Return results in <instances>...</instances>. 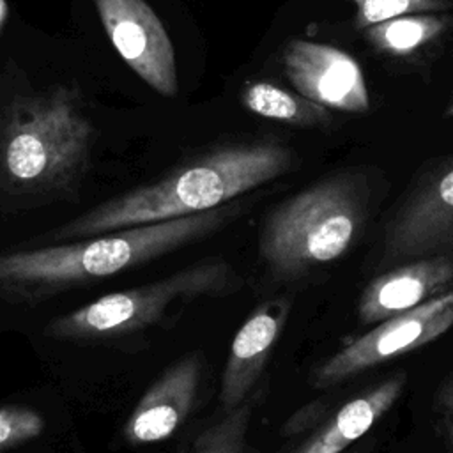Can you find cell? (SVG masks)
Instances as JSON below:
<instances>
[{
  "label": "cell",
  "instance_id": "8",
  "mask_svg": "<svg viewBox=\"0 0 453 453\" xmlns=\"http://www.w3.org/2000/svg\"><path fill=\"white\" fill-rule=\"evenodd\" d=\"M104 32L122 60L157 94H177L172 41L145 0H94Z\"/></svg>",
  "mask_w": 453,
  "mask_h": 453
},
{
  "label": "cell",
  "instance_id": "10",
  "mask_svg": "<svg viewBox=\"0 0 453 453\" xmlns=\"http://www.w3.org/2000/svg\"><path fill=\"white\" fill-rule=\"evenodd\" d=\"M203 359L189 352L170 365L143 393L129 414L122 435L131 446L172 437L191 414L202 382Z\"/></svg>",
  "mask_w": 453,
  "mask_h": 453
},
{
  "label": "cell",
  "instance_id": "6",
  "mask_svg": "<svg viewBox=\"0 0 453 453\" xmlns=\"http://www.w3.org/2000/svg\"><path fill=\"white\" fill-rule=\"evenodd\" d=\"M453 327V288L418 308L375 324L368 333L347 342L311 373L315 389L338 386L370 368L425 347Z\"/></svg>",
  "mask_w": 453,
  "mask_h": 453
},
{
  "label": "cell",
  "instance_id": "9",
  "mask_svg": "<svg viewBox=\"0 0 453 453\" xmlns=\"http://www.w3.org/2000/svg\"><path fill=\"white\" fill-rule=\"evenodd\" d=\"M283 69L301 96L327 110L365 113L370 108L363 67L336 46L292 39L283 50Z\"/></svg>",
  "mask_w": 453,
  "mask_h": 453
},
{
  "label": "cell",
  "instance_id": "11",
  "mask_svg": "<svg viewBox=\"0 0 453 453\" xmlns=\"http://www.w3.org/2000/svg\"><path fill=\"white\" fill-rule=\"evenodd\" d=\"M290 301L283 296L258 303L232 338L219 384L221 412L250 400L288 320Z\"/></svg>",
  "mask_w": 453,
  "mask_h": 453
},
{
  "label": "cell",
  "instance_id": "1",
  "mask_svg": "<svg viewBox=\"0 0 453 453\" xmlns=\"http://www.w3.org/2000/svg\"><path fill=\"white\" fill-rule=\"evenodd\" d=\"M296 152L278 140L221 145L179 165L161 179L129 189L44 235L76 241L129 226L205 212L294 170Z\"/></svg>",
  "mask_w": 453,
  "mask_h": 453
},
{
  "label": "cell",
  "instance_id": "13",
  "mask_svg": "<svg viewBox=\"0 0 453 453\" xmlns=\"http://www.w3.org/2000/svg\"><path fill=\"white\" fill-rule=\"evenodd\" d=\"M407 375L398 372L345 400L290 453H345L398 402Z\"/></svg>",
  "mask_w": 453,
  "mask_h": 453
},
{
  "label": "cell",
  "instance_id": "2",
  "mask_svg": "<svg viewBox=\"0 0 453 453\" xmlns=\"http://www.w3.org/2000/svg\"><path fill=\"white\" fill-rule=\"evenodd\" d=\"M242 205L234 200L191 216L129 226L67 244L2 253L0 296L34 303L111 278L212 235L235 219Z\"/></svg>",
  "mask_w": 453,
  "mask_h": 453
},
{
  "label": "cell",
  "instance_id": "17",
  "mask_svg": "<svg viewBox=\"0 0 453 453\" xmlns=\"http://www.w3.org/2000/svg\"><path fill=\"white\" fill-rule=\"evenodd\" d=\"M356 7L354 27L365 30L375 23L421 12H446L453 9V0H349Z\"/></svg>",
  "mask_w": 453,
  "mask_h": 453
},
{
  "label": "cell",
  "instance_id": "7",
  "mask_svg": "<svg viewBox=\"0 0 453 453\" xmlns=\"http://www.w3.org/2000/svg\"><path fill=\"white\" fill-rule=\"evenodd\" d=\"M434 255H453V156L419 175L382 232V267Z\"/></svg>",
  "mask_w": 453,
  "mask_h": 453
},
{
  "label": "cell",
  "instance_id": "3",
  "mask_svg": "<svg viewBox=\"0 0 453 453\" xmlns=\"http://www.w3.org/2000/svg\"><path fill=\"white\" fill-rule=\"evenodd\" d=\"M370 211L361 172L342 170L297 191L264 218L257 251L278 281H294L340 260L359 239Z\"/></svg>",
  "mask_w": 453,
  "mask_h": 453
},
{
  "label": "cell",
  "instance_id": "21",
  "mask_svg": "<svg viewBox=\"0 0 453 453\" xmlns=\"http://www.w3.org/2000/svg\"><path fill=\"white\" fill-rule=\"evenodd\" d=\"M446 432H448V437H449V441L453 444V423L451 421H446Z\"/></svg>",
  "mask_w": 453,
  "mask_h": 453
},
{
  "label": "cell",
  "instance_id": "5",
  "mask_svg": "<svg viewBox=\"0 0 453 453\" xmlns=\"http://www.w3.org/2000/svg\"><path fill=\"white\" fill-rule=\"evenodd\" d=\"M242 278L225 258L212 257L157 281L106 294L74 311L55 317L44 336L53 340L124 338L172 319L179 308L203 297L239 292Z\"/></svg>",
  "mask_w": 453,
  "mask_h": 453
},
{
  "label": "cell",
  "instance_id": "16",
  "mask_svg": "<svg viewBox=\"0 0 453 453\" xmlns=\"http://www.w3.org/2000/svg\"><path fill=\"white\" fill-rule=\"evenodd\" d=\"M253 403L246 400L203 428L180 453H253L250 442Z\"/></svg>",
  "mask_w": 453,
  "mask_h": 453
},
{
  "label": "cell",
  "instance_id": "12",
  "mask_svg": "<svg viewBox=\"0 0 453 453\" xmlns=\"http://www.w3.org/2000/svg\"><path fill=\"white\" fill-rule=\"evenodd\" d=\"M453 288V255H434L393 265L372 278L359 294L357 319L377 324L411 311Z\"/></svg>",
  "mask_w": 453,
  "mask_h": 453
},
{
  "label": "cell",
  "instance_id": "15",
  "mask_svg": "<svg viewBox=\"0 0 453 453\" xmlns=\"http://www.w3.org/2000/svg\"><path fill=\"white\" fill-rule=\"evenodd\" d=\"M241 101L251 113L290 126L313 127L329 120L327 108L306 99L299 92H288L271 81H253L246 85Z\"/></svg>",
  "mask_w": 453,
  "mask_h": 453
},
{
  "label": "cell",
  "instance_id": "18",
  "mask_svg": "<svg viewBox=\"0 0 453 453\" xmlns=\"http://www.w3.org/2000/svg\"><path fill=\"white\" fill-rule=\"evenodd\" d=\"M44 418L25 405L0 407V451L18 448L44 432Z\"/></svg>",
  "mask_w": 453,
  "mask_h": 453
},
{
  "label": "cell",
  "instance_id": "4",
  "mask_svg": "<svg viewBox=\"0 0 453 453\" xmlns=\"http://www.w3.org/2000/svg\"><path fill=\"white\" fill-rule=\"evenodd\" d=\"M94 134L67 87L19 99L0 126V177L18 191L67 188L85 170Z\"/></svg>",
  "mask_w": 453,
  "mask_h": 453
},
{
  "label": "cell",
  "instance_id": "22",
  "mask_svg": "<svg viewBox=\"0 0 453 453\" xmlns=\"http://www.w3.org/2000/svg\"><path fill=\"white\" fill-rule=\"evenodd\" d=\"M444 115L446 117H453V101H451V104L446 108V111H444Z\"/></svg>",
  "mask_w": 453,
  "mask_h": 453
},
{
  "label": "cell",
  "instance_id": "14",
  "mask_svg": "<svg viewBox=\"0 0 453 453\" xmlns=\"http://www.w3.org/2000/svg\"><path fill=\"white\" fill-rule=\"evenodd\" d=\"M453 27V18L441 12L396 16L365 28L366 41L380 53L407 57L439 39Z\"/></svg>",
  "mask_w": 453,
  "mask_h": 453
},
{
  "label": "cell",
  "instance_id": "23",
  "mask_svg": "<svg viewBox=\"0 0 453 453\" xmlns=\"http://www.w3.org/2000/svg\"><path fill=\"white\" fill-rule=\"evenodd\" d=\"M345 453H365L363 449H347Z\"/></svg>",
  "mask_w": 453,
  "mask_h": 453
},
{
  "label": "cell",
  "instance_id": "20",
  "mask_svg": "<svg viewBox=\"0 0 453 453\" xmlns=\"http://www.w3.org/2000/svg\"><path fill=\"white\" fill-rule=\"evenodd\" d=\"M5 16H7V4H5V0H0V30L5 21Z\"/></svg>",
  "mask_w": 453,
  "mask_h": 453
},
{
  "label": "cell",
  "instance_id": "19",
  "mask_svg": "<svg viewBox=\"0 0 453 453\" xmlns=\"http://www.w3.org/2000/svg\"><path fill=\"white\" fill-rule=\"evenodd\" d=\"M435 407L439 412L448 416V419H453V372L439 386L435 393Z\"/></svg>",
  "mask_w": 453,
  "mask_h": 453
}]
</instances>
